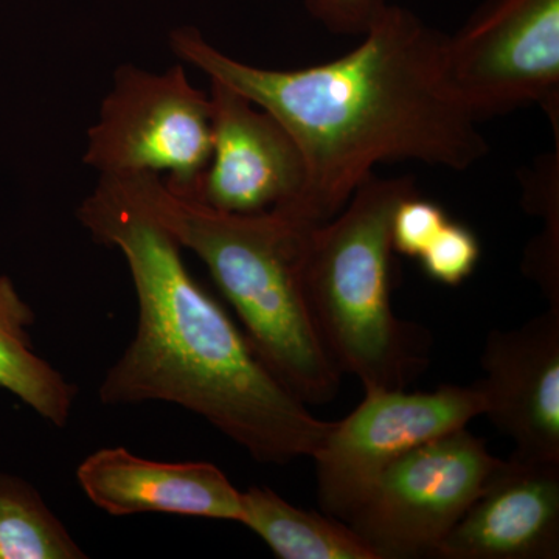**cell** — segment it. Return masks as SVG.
Listing matches in <instances>:
<instances>
[{
	"mask_svg": "<svg viewBox=\"0 0 559 559\" xmlns=\"http://www.w3.org/2000/svg\"><path fill=\"white\" fill-rule=\"evenodd\" d=\"M337 60L293 70L235 60L197 28L171 32L176 57L270 112L305 164L299 197L278 205L304 226L337 215L384 162L417 160L465 171L489 151L479 121L447 76V35L388 5Z\"/></svg>",
	"mask_w": 559,
	"mask_h": 559,
	"instance_id": "cell-1",
	"label": "cell"
},
{
	"mask_svg": "<svg viewBox=\"0 0 559 559\" xmlns=\"http://www.w3.org/2000/svg\"><path fill=\"white\" fill-rule=\"evenodd\" d=\"M76 218L95 241L120 250L138 299L134 337L106 371L102 403L176 404L266 465L312 457L331 423L314 417L264 366L187 270L171 235L103 176Z\"/></svg>",
	"mask_w": 559,
	"mask_h": 559,
	"instance_id": "cell-2",
	"label": "cell"
},
{
	"mask_svg": "<svg viewBox=\"0 0 559 559\" xmlns=\"http://www.w3.org/2000/svg\"><path fill=\"white\" fill-rule=\"evenodd\" d=\"M103 178L202 260L253 352L294 395L305 404H326L337 395L342 373L320 340L301 282L310 227L278 209L219 212L173 193L153 173Z\"/></svg>",
	"mask_w": 559,
	"mask_h": 559,
	"instance_id": "cell-3",
	"label": "cell"
},
{
	"mask_svg": "<svg viewBox=\"0 0 559 559\" xmlns=\"http://www.w3.org/2000/svg\"><path fill=\"white\" fill-rule=\"evenodd\" d=\"M417 193L411 176L373 173L334 218L305 234L301 282L316 329L364 390L406 389L428 364V342L395 314L390 289L393 215Z\"/></svg>",
	"mask_w": 559,
	"mask_h": 559,
	"instance_id": "cell-4",
	"label": "cell"
},
{
	"mask_svg": "<svg viewBox=\"0 0 559 559\" xmlns=\"http://www.w3.org/2000/svg\"><path fill=\"white\" fill-rule=\"evenodd\" d=\"M212 157V103L182 66L164 73L124 64L87 131L83 160L100 176L167 173L165 186L189 198Z\"/></svg>",
	"mask_w": 559,
	"mask_h": 559,
	"instance_id": "cell-5",
	"label": "cell"
},
{
	"mask_svg": "<svg viewBox=\"0 0 559 559\" xmlns=\"http://www.w3.org/2000/svg\"><path fill=\"white\" fill-rule=\"evenodd\" d=\"M444 66L474 119L538 105L559 128V0H487L455 35Z\"/></svg>",
	"mask_w": 559,
	"mask_h": 559,
	"instance_id": "cell-6",
	"label": "cell"
},
{
	"mask_svg": "<svg viewBox=\"0 0 559 559\" xmlns=\"http://www.w3.org/2000/svg\"><path fill=\"white\" fill-rule=\"evenodd\" d=\"M499 463L484 439L454 430L392 463L345 524L378 559L436 557Z\"/></svg>",
	"mask_w": 559,
	"mask_h": 559,
	"instance_id": "cell-7",
	"label": "cell"
},
{
	"mask_svg": "<svg viewBox=\"0 0 559 559\" xmlns=\"http://www.w3.org/2000/svg\"><path fill=\"white\" fill-rule=\"evenodd\" d=\"M484 415L479 390L440 385L432 392L366 390V399L331 423L312 455L318 496L326 514L347 520L374 480L396 460L429 441L466 428Z\"/></svg>",
	"mask_w": 559,
	"mask_h": 559,
	"instance_id": "cell-8",
	"label": "cell"
},
{
	"mask_svg": "<svg viewBox=\"0 0 559 559\" xmlns=\"http://www.w3.org/2000/svg\"><path fill=\"white\" fill-rule=\"evenodd\" d=\"M209 97L212 157L189 200L238 215L296 200L305 182V164L289 132L218 80H210Z\"/></svg>",
	"mask_w": 559,
	"mask_h": 559,
	"instance_id": "cell-9",
	"label": "cell"
},
{
	"mask_svg": "<svg viewBox=\"0 0 559 559\" xmlns=\"http://www.w3.org/2000/svg\"><path fill=\"white\" fill-rule=\"evenodd\" d=\"M480 364L484 415L514 441V457L559 463V308L491 331Z\"/></svg>",
	"mask_w": 559,
	"mask_h": 559,
	"instance_id": "cell-10",
	"label": "cell"
},
{
	"mask_svg": "<svg viewBox=\"0 0 559 559\" xmlns=\"http://www.w3.org/2000/svg\"><path fill=\"white\" fill-rule=\"evenodd\" d=\"M443 559H557L559 463L511 455L441 540Z\"/></svg>",
	"mask_w": 559,
	"mask_h": 559,
	"instance_id": "cell-11",
	"label": "cell"
},
{
	"mask_svg": "<svg viewBox=\"0 0 559 559\" xmlns=\"http://www.w3.org/2000/svg\"><path fill=\"white\" fill-rule=\"evenodd\" d=\"M76 480L87 499L110 516L241 518L240 489L209 462H157L121 447L103 448L80 463Z\"/></svg>",
	"mask_w": 559,
	"mask_h": 559,
	"instance_id": "cell-12",
	"label": "cell"
},
{
	"mask_svg": "<svg viewBox=\"0 0 559 559\" xmlns=\"http://www.w3.org/2000/svg\"><path fill=\"white\" fill-rule=\"evenodd\" d=\"M35 319L11 278L0 274V389L50 425L66 428L79 390L33 348Z\"/></svg>",
	"mask_w": 559,
	"mask_h": 559,
	"instance_id": "cell-13",
	"label": "cell"
},
{
	"mask_svg": "<svg viewBox=\"0 0 559 559\" xmlns=\"http://www.w3.org/2000/svg\"><path fill=\"white\" fill-rule=\"evenodd\" d=\"M240 524L280 559H378L344 521L301 510L267 487L241 491Z\"/></svg>",
	"mask_w": 559,
	"mask_h": 559,
	"instance_id": "cell-14",
	"label": "cell"
},
{
	"mask_svg": "<svg viewBox=\"0 0 559 559\" xmlns=\"http://www.w3.org/2000/svg\"><path fill=\"white\" fill-rule=\"evenodd\" d=\"M87 555L33 485L0 474V559H84Z\"/></svg>",
	"mask_w": 559,
	"mask_h": 559,
	"instance_id": "cell-15",
	"label": "cell"
},
{
	"mask_svg": "<svg viewBox=\"0 0 559 559\" xmlns=\"http://www.w3.org/2000/svg\"><path fill=\"white\" fill-rule=\"evenodd\" d=\"M418 260L430 280L457 286L469 278L479 264V240L468 227L448 219Z\"/></svg>",
	"mask_w": 559,
	"mask_h": 559,
	"instance_id": "cell-16",
	"label": "cell"
},
{
	"mask_svg": "<svg viewBox=\"0 0 559 559\" xmlns=\"http://www.w3.org/2000/svg\"><path fill=\"white\" fill-rule=\"evenodd\" d=\"M448 219L447 212L436 202L423 200L419 193L407 198L393 215V252L418 260Z\"/></svg>",
	"mask_w": 559,
	"mask_h": 559,
	"instance_id": "cell-17",
	"label": "cell"
},
{
	"mask_svg": "<svg viewBox=\"0 0 559 559\" xmlns=\"http://www.w3.org/2000/svg\"><path fill=\"white\" fill-rule=\"evenodd\" d=\"M312 16L337 35L362 36L388 9V0H305Z\"/></svg>",
	"mask_w": 559,
	"mask_h": 559,
	"instance_id": "cell-18",
	"label": "cell"
}]
</instances>
